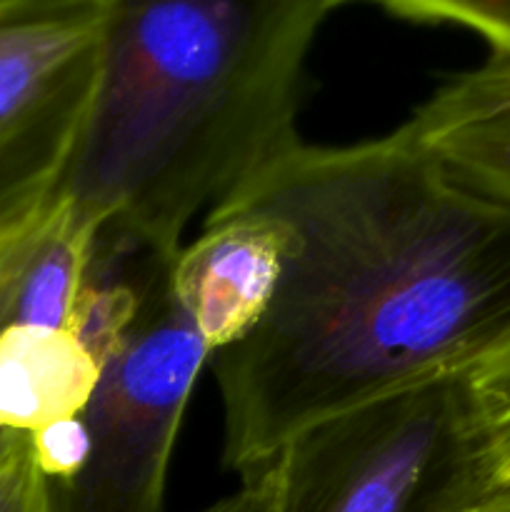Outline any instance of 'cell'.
<instances>
[{"mask_svg": "<svg viewBox=\"0 0 510 512\" xmlns=\"http://www.w3.org/2000/svg\"><path fill=\"white\" fill-rule=\"evenodd\" d=\"M405 130L465 180L510 203V110L453 115L418 105Z\"/></svg>", "mask_w": 510, "mask_h": 512, "instance_id": "obj_9", "label": "cell"}, {"mask_svg": "<svg viewBox=\"0 0 510 512\" xmlns=\"http://www.w3.org/2000/svg\"><path fill=\"white\" fill-rule=\"evenodd\" d=\"M173 258L143 253L128 320L85 408L88 448L55 512H165L175 440L210 350L170 288Z\"/></svg>", "mask_w": 510, "mask_h": 512, "instance_id": "obj_4", "label": "cell"}, {"mask_svg": "<svg viewBox=\"0 0 510 512\" xmlns=\"http://www.w3.org/2000/svg\"><path fill=\"white\" fill-rule=\"evenodd\" d=\"M448 512H510V483L488 485L478 495L455 505Z\"/></svg>", "mask_w": 510, "mask_h": 512, "instance_id": "obj_15", "label": "cell"}, {"mask_svg": "<svg viewBox=\"0 0 510 512\" xmlns=\"http://www.w3.org/2000/svg\"><path fill=\"white\" fill-rule=\"evenodd\" d=\"M103 360L75 328L20 325L0 335V435H33L85 413Z\"/></svg>", "mask_w": 510, "mask_h": 512, "instance_id": "obj_8", "label": "cell"}, {"mask_svg": "<svg viewBox=\"0 0 510 512\" xmlns=\"http://www.w3.org/2000/svg\"><path fill=\"white\" fill-rule=\"evenodd\" d=\"M285 230L268 215L215 208L170 263V288L210 355L243 338L283 273Z\"/></svg>", "mask_w": 510, "mask_h": 512, "instance_id": "obj_6", "label": "cell"}, {"mask_svg": "<svg viewBox=\"0 0 510 512\" xmlns=\"http://www.w3.org/2000/svg\"><path fill=\"white\" fill-rule=\"evenodd\" d=\"M490 483H510V340L468 375Z\"/></svg>", "mask_w": 510, "mask_h": 512, "instance_id": "obj_10", "label": "cell"}, {"mask_svg": "<svg viewBox=\"0 0 510 512\" xmlns=\"http://www.w3.org/2000/svg\"><path fill=\"white\" fill-rule=\"evenodd\" d=\"M108 0H0V228L53 198L93 105Z\"/></svg>", "mask_w": 510, "mask_h": 512, "instance_id": "obj_5", "label": "cell"}, {"mask_svg": "<svg viewBox=\"0 0 510 512\" xmlns=\"http://www.w3.org/2000/svg\"><path fill=\"white\" fill-rule=\"evenodd\" d=\"M435 113H493L510 110V58L493 55L478 68L455 75L440 85L425 103Z\"/></svg>", "mask_w": 510, "mask_h": 512, "instance_id": "obj_12", "label": "cell"}, {"mask_svg": "<svg viewBox=\"0 0 510 512\" xmlns=\"http://www.w3.org/2000/svg\"><path fill=\"white\" fill-rule=\"evenodd\" d=\"M365 3L413 23L458 25L488 40L493 55L510 58V0H330V8Z\"/></svg>", "mask_w": 510, "mask_h": 512, "instance_id": "obj_11", "label": "cell"}, {"mask_svg": "<svg viewBox=\"0 0 510 512\" xmlns=\"http://www.w3.org/2000/svg\"><path fill=\"white\" fill-rule=\"evenodd\" d=\"M268 470L273 512H448L493 485L468 375L313 423Z\"/></svg>", "mask_w": 510, "mask_h": 512, "instance_id": "obj_3", "label": "cell"}, {"mask_svg": "<svg viewBox=\"0 0 510 512\" xmlns=\"http://www.w3.org/2000/svg\"><path fill=\"white\" fill-rule=\"evenodd\" d=\"M198 512H273V480L270 470L248 475L240 480V488L225 498L215 500Z\"/></svg>", "mask_w": 510, "mask_h": 512, "instance_id": "obj_14", "label": "cell"}, {"mask_svg": "<svg viewBox=\"0 0 510 512\" xmlns=\"http://www.w3.org/2000/svg\"><path fill=\"white\" fill-rule=\"evenodd\" d=\"M98 225L55 193L0 228V335L20 325L78 330Z\"/></svg>", "mask_w": 510, "mask_h": 512, "instance_id": "obj_7", "label": "cell"}, {"mask_svg": "<svg viewBox=\"0 0 510 512\" xmlns=\"http://www.w3.org/2000/svg\"><path fill=\"white\" fill-rule=\"evenodd\" d=\"M220 208L285 230L268 308L208 360L223 465L240 480L313 423L470 375L510 340V203L405 125L353 145L298 140Z\"/></svg>", "mask_w": 510, "mask_h": 512, "instance_id": "obj_1", "label": "cell"}, {"mask_svg": "<svg viewBox=\"0 0 510 512\" xmlns=\"http://www.w3.org/2000/svg\"><path fill=\"white\" fill-rule=\"evenodd\" d=\"M0 512H55L30 435H0Z\"/></svg>", "mask_w": 510, "mask_h": 512, "instance_id": "obj_13", "label": "cell"}, {"mask_svg": "<svg viewBox=\"0 0 510 512\" xmlns=\"http://www.w3.org/2000/svg\"><path fill=\"white\" fill-rule=\"evenodd\" d=\"M330 0H108L98 85L58 193L98 233L175 258L195 215L298 143Z\"/></svg>", "mask_w": 510, "mask_h": 512, "instance_id": "obj_2", "label": "cell"}]
</instances>
